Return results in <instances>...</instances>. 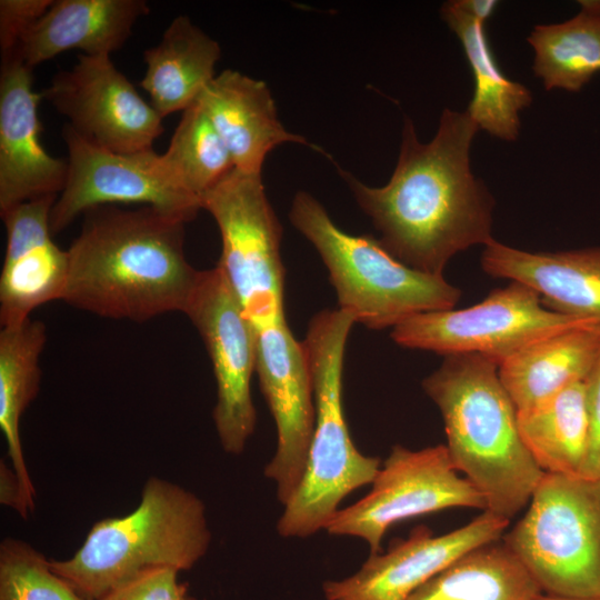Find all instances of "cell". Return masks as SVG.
Here are the masks:
<instances>
[{
	"label": "cell",
	"instance_id": "cell-1",
	"mask_svg": "<svg viewBox=\"0 0 600 600\" xmlns=\"http://www.w3.org/2000/svg\"><path fill=\"white\" fill-rule=\"evenodd\" d=\"M479 130L467 111L444 109L437 133L422 143L407 118L397 166L379 188L338 167L380 231L382 246L406 266L443 276L458 252L493 239L494 199L470 166L471 143Z\"/></svg>",
	"mask_w": 600,
	"mask_h": 600
},
{
	"label": "cell",
	"instance_id": "cell-2",
	"mask_svg": "<svg viewBox=\"0 0 600 600\" xmlns=\"http://www.w3.org/2000/svg\"><path fill=\"white\" fill-rule=\"evenodd\" d=\"M61 300L103 318L146 321L186 311L200 271L184 253V220L144 206L83 213Z\"/></svg>",
	"mask_w": 600,
	"mask_h": 600
},
{
	"label": "cell",
	"instance_id": "cell-3",
	"mask_svg": "<svg viewBox=\"0 0 600 600\" xmlns=\"http://www.w3.org/2000/svg\"><path fill=\"white\" fill-rule=\"evenodd\" d=\"M422 389L440 410L453 466L484 497L487 511L510 521L544 472L522 441L499 366L480 354L446 356Z\"/></svg>",
	"mask_w": 600,
	"mask_h": 600
},
{
	"label": "cell",
	"instance_id": "cell-4",
	"mask_svg": "<svg viewBox=\"0 0 600 600\" xmlns=\"http://www.w3.org/2000/svg\"><path fill=\"white\" fill-rule=\"evenodd\" d=\"M210 543L203 501L171 481L151 477L133 511L96 522L72 557L50 560V566L82 597L99 600L142 571L192 569Z\"/></svg>",
	"mask_w": 600,
	"mask_h": 600
},
{
	"label": "cell",
	"instance_id": "cell-5",
	"mask_svg": "<svg viewBox=\"0 0 600 600\" xmlns=\"http://www.w3.org/2000/svg\"><path fill=\"white\" fill-rule=\"evenodd\" d=\"M354 323L341 309L322 310L310 320L302 341L313 384L314 429L300 486L277 521L282 538L324 531L343 499L371 484L382 466L354 446L343 412V359Z\"/></svg>",
	"mask_w": 600,
	"mask_h": 600
},
{
	"label": "cell",
	"instance_id": "cell-6",
	"mask_svg": "<svg viewBox=\"0 0 600 600\" xmlns=\"http://www.w3.org/2000/svg\"><path fill=\"white\" fill-rule=\"evenodd\" d=\"M293 227L317 249L329 271L339 309L370 329L396 327L424 312L453 309L461 290L443 276L412 269L371 236L346 233L310 193L291 203Z\"/></svg>",
	"mask_w": 600,
	"mask_h": 600
},
{
	"label": "cell",
	"instance_id": "cell-7",
	"mask_svg": "<svg viewBox=\"0 0 600 600\" xmlns=\"http://www.w3.org/2000/svg\"><path fill=\"white\" fill-rule=\"evenodd\" d=\"M503 542L546 594L600 597V479L544 472Z\"/></svg>",
	"mask_w": 600,
	"mask_h": 600
},
{
	"label": "cell",
	"instance_id": "cell-8",
	"mask_svg": "<svg viewBox=\"0 0 600 600\" xmlns=\"http://www.w3.org/2000/svg\"><path fill=\"white\" fill-rule=\"evenodd\" d=\"M222 241L218 267L234 292L252 332L286 321L282 227L261 173L233 168L202 199Z\"/></svg>",
	"mask_w": 600,
	"mask_h": 600
},
{
	"label": "cell",
	"instance_id": "cell-9",
	"mask_svg": "<svg viewBox=\"0 0 600 600\" xmlns=\"http://www.w3.org/2000/svg\"><path fill=\"white\" fill-rule=\"evenodd\" d=\"M587 326L599 324L550 311L537 291L510 281L474 306L412 316L393 327L390 334L404 348L443 357L480 354L500 366L536 341Z\"/></svg>",
	"mask_w": 600,
	"mask_h": 600
},
{
	"label": "cell",
	"instance_id": "cell-10",
	"mask_svg": "<svg viewBox=\"0 0 600 600\" xmlns=\"http://www.w3.org/2000/svg\"><path fill=\"white\" fill-rule=\"evenodd\" d=\"M357 502L341 508L326 532L363 540L370 554L382 551V539L393 524L449 508L487 509L484 497L458 474L447 447L411 450L392 447L371 483Z\"/></svg>",
	"mask_w": 600,
	"mask_h": 600
},
{
	"label": "cell",
	"instance_id": "cell-11",
	"mask_svg": "<svg viewBox=\"0 0 600 600\" xmlns=\"http://www.w3.org/2000/svg\"><path fill=\"white\" fill-rule=\"evenodd\" d=\"M68 172L50 212L52 234L78 216L100 206L142 203L186 222L202 209L201 201L178 182L162 154L153 149L118 153L81 138L69 124L62 130Z\"/></svg>",
	"mask_w": 600,
	"mask_h": 600
},
{
	"label": "cell",
	"instance_id": "cell-12",
	"mask_svg": "<svg viewBox=\"0 0 600 600\" xmlns=\"http://www.w3.org/2000/svg\"><path fill=\"white\" fill-rule=\"evenodd\" d=\"M184 313L198 329L217 383L213 421L224 452L239 456L254 432L257 411L250 381L256 372L252 329L223 271H200Z\"/></svg>",
	"mask_w": 600,
	"mask_h": 600
},
{
	"label": "cell",
	"instance_id": "cell-13",
	"mask_svg": "<svg viewBox=\"0 0 600 600\" xmlns=\"http://www.w3.org/2000/svg\"><path fill=\"white\" fill-rule=\"evenodd\" d=\"M42 97L69 119L67 124L81 138L109 151L152 149L163 131V118L110 56L79 54L71 69L52 78Z\"/></svg>",
	"mask_w": 600,
	"mask_h": 600
},
{
	"label": "cell",
	"instance_id": "cell-14",
	"mask_svg": "<svg viewBox=\"0 0 600 600\" xmlns=\"http://www.w3.org/2000/svg\"><path fill=\"white\" fill-rule=\"evenodd\" d=\"M256 372L277 428L276 452L263 473L284 507L302 480L314 429L312 377L303 342L287 321L253 333Z\"/></svg>",
	"mask_w": 600,
	"mask_h": 600
},
{
	"label": "cell",
	"instance_id": "cell-15",
	"mask_svg": "<svg viewBox=\"0 0 600 600\" xmlns=\"http://www.w3.org/2000/svg\"><path fill=\"white\" fill-rule=\"evenodd\" d=\"M509 520L490 511L444 534L426 526L396 539L387 551L369 554L351 576L326 580L324 600H408L426 581L464 552L500 540Z\"/></svg>",
	"mask_w": 600,
	"mask_h": 600
},
{
	"label": "cell",
	"instance_id": "cell-16",
	"mask_svg": "<svg viewBox=\"0 0 600 600\" xmlns=\"http://www.w3.org/2000/svg\"><path fill=\"white\" fill-rule=\"evenodd\" d=\"M32 68L13 56L1 60L0 72V214L63 189L68 163L50 156L40 142Z\"/></svg>",
	"mask_w": 600,
	"mask_h": 600
},
{
	"label": "cell",
	"instance_id": "cell-17",
	"mask_svg": "<svg viewBox=\"0 0 600 600\" xmlns=\"http://www.w3.org/2000/svg\"><path fill=\"white\" fill-rule=\"evenodd\" d=\"M56 199L30 200L1 214L7 232L0 276L2 327L22 323L39 306L62 298L69 257L52 240L50 212Z\"/></svg>",
	"mask_w": 600,
	"mask_h": 600
},
{
	"label": "cell",
	"instance_id": "cell-18",
	"mask_svg": "<svg viewBox=\"0 0 600 600\" xmlns=\"http://www.w3.org/2000/svg\"><path fill=\"white\" fill-rule=\"evenodd\" d=\"M480 263L494 278L523 283L550 311L600 326V247L529 252L492 239Z\"/></svg>",
	"mask_w": 600,
	"mask_h": 600
},
{
	"label": "cell",
	"instance_id": "cell-19",
	"mask_svg": "<svg viewBox=\"0 0 600 600\" xmlns=\"http://www.w3.org/2000/svg\"><path fill=\"white\" fill-rule=\"evenodd\" d=\"M196 101L241 171L261 173L267 154L279 144L308 143L280 122L268 86L239 71L220 72Z\"/></svg>",
	"mask_w": 600,
	"mask_h": 600
},
{
	"label": "cell",
	"instance_id": "cell-20",
	"mask_svg": "<svg viewBox=\"0 0 600 600\" xmlns=\"http://www.w3.org/2000/svg\"><path fill=\"white\" fill-rule=\"evenodd\" d=\"M149 11L144 0H56L24 34L13 56L30 68L71 49L87 56H110Z\"/></svg>",
	"mask_w": 600,
	"mask_h": 600
},
{
	"label": "cell",
	"instance_id": "cell-21",
	"mask_svg": "<svg viewBox=\"0 0 600 600\" xmlns=\"http://www.w3.org/2000/svg\"><path fill=\"white\" fill-rule=\"evenodd\" d=\"M599 354L600 327L573 328L520 350L499 366V377L520 412L586 380Z\"/></svg>",
	"mask_w": 600,
	"mask_h": 600
},
{
	"label": "cell",
	"instance_id": "cell-22",
	"mask_svg": "<svg viewBox=\"0 0 600 600\" xmlns=\"http://www.w3.org/2000/svg\"><path fill=\"white\" fill-rule=\"evenodd\" d=\"M219 43L192 23L189 17H176L161 41L144 51L146 73L140 87L162 117L184 111L216 77Z\"/></svg>",
	"mask_w": 600,
	"mask_h": 600
},
{
	"label": "cell",
	"instance_id": "cell-23",
	"mask_svg": "<svg viewBox=\"0 0 600 600\" xmlns=\"http://www.w3.org/2000/svg\"><path fill=\"white\" fill-rule=\"evenodd\" d=\"M441 17L459 38L474 78V91L467 109L470 118L491 136L514 141L519 136V112L531 104L530 90L500 70L484 31L461 0L447 1Z\"/></svg>",
	"mask_w": 600,
	"mask_h": 600
},
{
	"label": "cell",
	"instance_id": "cell-24",
	"mask_svg": "<svg viewBox=\"0 0 600 600\" xmlns=\"http://www.w3.org/2000/svg\"><path fill=\"white\" fill-rule=\"evenodd\" d=\"M541 593L517 554L497 540L459 556L408 600H534Z\"/></svg>",
	"mask_w": 600,
	"mask_h": 600
},
{
	"label": "cell",
	"instance_id": "cell-25",
	"mask_svg": "<svg viewBox=\"0 0 600 600\" xmlns=\"http://www.w3.org/2000/svg\"><path fill=\"white\" fill-rule=\"evenodd\" d=\"M46 338L44 324L31 319L2 327L0 331V428L11 467L32 503L36 490L26 464L19 427L24 410L40 389L39 359Z\"/></svg>",
	"mask_w": 600,
	"mask_h": 600
},
{
	"label": "cell",
	"instance_id": "cell-26",
	"mask_svg": "<svg viewBox=\"0 0 600 600\" xmlns=\"http://www.w3.org/2000/svg\"><path fill=\"white\" fill-rule=\"evenodd\" d=\"M586 380L518 412L522 441L543 472L581 474L588 449Z\"/></svg>",
	"mask_w": 600,
	"mask_h": 600
},
{
	"label": "cell",
	"instance_id": "cell-27",
	"mask_svg": "<svg viewBox=\"0 0 600 600\" xmlns=\"http://www.w3.org/2000/svg\"><path fill=\"white\" fill-rule=\"evenodd\" d=\"M578 3L574 17L537 24L527 39L534 51L532 70L547 90L579 92L600 72V0Z\"/></svg>",
	"mask_w": 600,
	"mask_h": 600
},
{
	"label": "cell",
	"instance_id": "cell-28",
	"mask_svg": "<svg viewBox=\"0 0 600 600\" xmlns=\"http://www.w3.org/2000/svg\"><path fill=\"white\" fill-rule=\"evenodd\" d=\"M162 156L182 188L200 201L234 168L229 150L197 101L182 111Z\"/></svg>",
	"mask_w": 600,
	"mask_h": 600
},
{
	"label": "cell",
	"instance_id": "cell-29",
	"mask_svg": "<svg viewBox=\"0 0 600 600\" xmlns=\"http://www.w3.org/2000/svg\"><path fill=\"white\" fill-rule=\"evenodd\" d=\"M0 600H88L57 574L29 543L6 538L0 543Z\"/></svg>",
	"mask_w": 600,
	"mask_h": 600
},
{
	"label": "cell",
	"instance_id": "cell-30",
	"mask_svg": "<svg viewBox=\"0 0 600 600\" xmlns=\"http://www.w3.org/2000/svg\"><path fill=\"white\" fill-rule=\"evenodd\" d=\"M178 573L170 567L142 571L99 600H197L187 583L178 581Z\"/></svg>",
	"mask_w": 600,
	"mask_h": 600
},
{
	"label": "cell",
	"instance_id": "cell-31",
	"mask_svg": "<svg viewBox=\"0 0 600 600\" xmlns=\"http://www.w3.org/2000/svg\"><path fill=\"white\" fill-rule=\"evenodd\" d=\"M52 0H1V60L12 57L29 29L51 6Z\"/></svg>",
	"mask_w": 600,
	"mask_h": 600
},
{
	"label": "cell",
	"instance_id": "cell-32",
	"mask_svg": "<svg viewBox=\"0 0 600 600\" xmlns=\"http://www.w3.org/2000/svg\"><path fill=\"white\" fill-rule=\"evenodd\" d=\"M586 383L588 449L580 476L600 479V354Z\"/></svg>",
	"mask_w": 600,
	"mask_h": 600
},
{
	"label": "cell",
	"instance_id": "cell-33",
	"mask_svg": "<svg viewBox=\"0 0 600 600\" xmlns=\"http://www.w3.org/2000/svg\"><path fill=\"white\" fill-rule=\"evenodd\" d=\"M0 503L17 511L24 519L36 506L29 500L14 469L3 460L0 461Z\"/></svg>",
	"mask_w": 600,
	"mask_h": 600
},
{
	"label": "cell",
	"instance_id": "cell-34",
	"mask_svg": "<svg viewBox=\"0 0 600 600\" xmlns=\"http://www.w3.org/2000/svg\"><path fill=\"white\" fill-rule=\"evenodd\" d=\"M461 2L472 17L482 22H487L498 6L496 0H461Z\"/></svg>",
	"mask_w": 600,
	"mask_h": 600
},
{
	"label": "cell",
	"instance_id": "cell-35",
	"mask_svg": "<svg viewBox=\"0 0 600 600\" xmlns=\"http://www.w3.org/2000/svg\"><path fill=\"white\" fill-rule=\"evenodd\" d=\"M534 600H600V597L596 598H567V597H557L546 593H541Z\"/></svg>",
	"mask_w": 600,
	"mask_h": 600
}]
</instances>
